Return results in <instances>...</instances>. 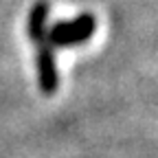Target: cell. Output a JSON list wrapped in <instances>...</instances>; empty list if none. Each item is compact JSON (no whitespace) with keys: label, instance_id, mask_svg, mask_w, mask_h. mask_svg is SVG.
Instances as JSON below:
<instances>
[{"label":"cell","instance_id":"cell-1","mask_svg":"<svg viewBox=\"0 0 158 158\" xmlns=\"http://www.w3.org/2000/svg\"><path fill=\"white\" fill-rule=\"evenodd\" d=\"M97 20L92 13H81L75 20H66V22H57L48 29V42L51 46H77L84 44L94 35Z\"/></svg>","mask_w":158,"mask_h":158},{"label":"cell","instance_id":"cell-2","mask_svg":"<svg viewBox=\"0 0 158 158\" xmlns=\"http://www.w3.org/2000/svg\"><path fill=\"white\" fill-rule=\"evenodd\" d=\"M37 81L44 94H55L59 86V75H57V62L51 48H40L37 55Z\"/></svg>","mask_w":158,"mask_h":158},{"label":"cell","instance_id":"cell-3","mask_svg":"<svg viewBox=\"0 0 158 158\" xmlns=\"http://www.w3.org/2000/svg\"><path fill=\"white\" fill-rule=\"evenodd\" d=\"M46 18H48V5L46 2H35L31 7V11H29V37L33 42H42Z\"/></svg>","mask_w":158,"mask_h":158}]
</instances>
